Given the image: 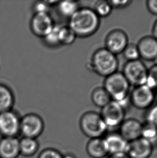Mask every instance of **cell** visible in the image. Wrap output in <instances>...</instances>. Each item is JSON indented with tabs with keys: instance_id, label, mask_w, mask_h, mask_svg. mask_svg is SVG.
<instances>
[{
	"instance_id": "cell-1",
	"label": "cell",
	"mask_w": 157,
	"mask_h": 158,
	"mask_svg": "<svg viewBox=\"0 0 157 158\" xmlns=\"http://www.w3.org/2000/svg\"><path fill=\"white\" fill-rule=\"evenodd\" d=\"M68 26L77 37H88L98 31L100 26V18L93 9L80 8L69 19Z\"/></svg>"
},
{
	"instance_id": "cell-2",
	"label": "cell",
	"mask_w": 157,
	"mask_h": 158,
	"mask_svg": "<svg viewBox=\"0 0 157 158\" xmlns=\"http://www.w3.org/2000/svg\"><path fill=\"white\" fill-rule=\"evenodd\" d=\"M103 88L112 101L119 103L125 110L131 104L129 97L130 84L123 73L117 71L106 77Z\"/></svg>"
},
{
	"instance_id": "cell-3",
	"label": "cell",
	"mask_w": 157,
	"mask_h": 158,
	"mask_svg": "<svg viewBox=\"0 0 157 158\" xmlns=\"http://www.w3.org/2000/svg\"><path fill=\"white\" fill-rule=\"evenodd\" d=\"M119 60L116 55L105 48L96 50L87 64L88 69L102 77H108L117 72Z\"/></svg>"
},
{
	"instance_id": "cell-4",
	"label": "cell",
	"mask_w": 157,
	"mask_h": 158,
	"mask_svg": "<svg viewBox=\"0 0 157 158\" xmlns=\"http://www.w3.org/2000/svg\"><path fill=\"white\" fill-rule=\"evenodd\" d=\"M79 126L82 132L89 139L102 138L107 132V127L100 113L88 111L81 115Z\"/></svg>"
},
{
	"instance_id": "cell-5",
	"label": "cell",
	"mask_w": 157,
	"mask_h": 158,
	"mask_svg": "<svg viewBox=\"0 0 157 158\" xmlns=\"http://www.w3.org/2000/svg\"><path fill=\"white\" fill-rule=\"evenodd\" d=\"M148 70L144 63L139 60L127 62L122 73L130 85L136 87L145 84Z\"/></svg>"
},
{
	"instance_id": "cell-6",
	"label": "cell",
	"mask_w": 157,
	"mask_h": 158,
	"mask_svg": "<svg viewBox=\"0 0 157 158\" xmlns=\"http://www.w3.org/2000/svg\"><path fill=\"white\" fill-rule=\"evenodd\" d=\"M44 127L42 118L36 113H27L21 118L20 134L23 137L37 139L42 134Z\"/></svg>"
},
{
	"instance_id": "cell-7",
	"label": "cell",
	"mask_w": 157,
	"mask_h": 158,
	"mask_svg": "<svg viewBox=\"0 0 157 158\" xmlns=\"http://www.w3.org/2000/svg\"><path fill=\"white\" fill-rule=\"evenodd\" d=\"M131 104L139 110H148L155 101V96L153 90L145 85L134 88L130 93Z\"/></svg>"
},
{
	"instance_id": "cell-8",
	"label": "cell",
	"mask_w": 157,
	"mask_h": 158,
	"mask_svg": "<svg viewBox=\"0 0 157 158\" xmlns=\"http://www.w3.org/2000/svg\"><path fill=\"white\" fill-rule=\"evenodd\" d=\"M21 118L11 110L0 113V135L2 137H17L20 134Z\"/></svg>"
},
{
	"instance_id": "cell-9",
	"label": "cell",
	"mask_w": 157,
	"mask_h": 158,
	"mask_svg": "<svg viewBox=\"0 0 157 158\" xmlns=\"http://www.w3.org/2000/svg\"><path fill=\"white\" fill-rule=\"evenodd\" d=\"M101 109L100 114L108 128L119 127L125 120V110L115 101H111Z\"/></svg>"
},
{
	"instance_id": "cell-10",
	"label": "cell",
	"mask_w": 157,
	"mask_h": 158,
	"mask_svg": "<svg viewBox=\"0 0 157 158\" xmlns=\"http://www.w3.org/2000/svg\"><path fill=\"white\" fill-rule=\"evenodd\" d=\"M52 17L49 13H34L30 19V28L36 36L44 38L54 26Z\"/></svg>"
},
{
	"instance_id": "cell-11",
	"label": "cell",
	"mask_w": 157,
	"mask_h": 158,
	"mask_svg": "<svg viewBox=\"0 0 157 158\" xmlns=\"http://www.w3.org/2000/svg\"><path fill=\"white\" fill-rule=\"evenodd\" d=\"M128 44L127 33L119 29L111 31L105 40V48L115 55L122 53Z\"/></svg>"
},
{
	"instance_id": "cell-12",
	"label": "cell",
	"mask_w": 157,
	"mask_h": 158,
	"mask_svg": "<svg viewBox=\"0 0 157 158\" xmlns=\"http://www.w3.org/2000/svg\"><path fill=\"white\" fill-rule=\"evenodd\" d=\"M153 150L152 143L140 137L129 143L126 154L130 158H150Z\"/></svg>"
},
{
	"instance_id": "cell-13",
	"label": "cell",
	"mask_w": 157,
	"mask_h": 158,
	"mask_svg": "<svg viewBox=\"0 0 157 158\" xmlns=\"http://www.w3.org/2000/svg\"><path fill=\"white\" fill-rule=\"evenodd\" d=\"M142 124L135 118L125 119L119 127V133L129 143L141 137Z\"/></svg>"
},
{
	"instance_id": "cell-14",
	"label": "cell",
	"mask_w": 157,
	"mask_h": 158,
	"mask_svg": "<svg viewBox=\"0 0 157 158\" xmlns=\"http://www.w3.org/2000/svg\"><path fill=\"white\" fill-rule=\"evenodd\" d=\"M103 138L109 155L127 153L129 142H127L119 132L108 133Z\"/></svg>"
},
{
	"instance_id": "cell-15",
	"label": "cell",
	"mask_w": 157,
	"mask_h": 158,
	"mask_svg": "<svg viewBox=\"0 0 157 158\" xmlns=\"http://www.w3.org/2000/svg\"><path fill=\"white\" fill-rule=\"evenodd\" d=\"M140 57L147 61H153L157 56V40L152 36L142 37L137 43Z\"/></svg>"
},
{
	"instance_id": "cell-16",
	"label": "cell",
	"mask_w": 157,
	"mask_h": 158,
	"mask_svg": "<svg viewBox=\"0 0 157 158\" xmlns=\"http://www.w3.org/2000/svg\"><path fill=\"white\" fill-rule=\"evenodd\" d=\"M20 154L17 137H2L0 139V158H17Z\"/></svg>"
},
{
	"instance_id": "cell-17",
	"label": "cell",
	"mask_w": 157,
	"mask_h": 158,
	"mask_svg": "<svg viewBox=\"0 0 157 158\" xmlns=\"http://www.w3.org/2000/svg\"><path fill=\"white\" fill-rule=\"evenodd\" d=\"M86 148L87 154L91 158H104L109 156L103 137L89 139Z\"/></svg>"
},
{
	"instance_id": "cell-18",
	"label": "cell",
	"mask_w": 157,
	"mask_h": 158,
	"mask_svg": "<svg viewBox=\"0 0 157 158\" xmlns=\"http://www.w3.org/2000/svg\"><path fill=\"white\" fill-rule=\"evenodd\" d=\"M15 104V96L10 88L0 83V113L12 110Z\"/></svg>"
},
{
	"instance_id": "cell-19",
	"label": "cell",
	"mask_w": 157,
	"mask_h": 158,
	"mask_svg": "<svg viewBox=\"0 0 157 158\" xmlns=\"http://www.w3.org/2000/svg\"><path fill=\"white\" fill-rule=\"evenodd\" d=\"M39 144L37 139L24 137L19 139L20 154L26 157L34 156L38 152Z\"/></svg>"
},
{
	"instance_id": "cell-20",
	"label": "cell",
	"mask_w": 157,
	"mask_h": 158,
	"mask_svg": "<svg viewBox=\"0 0 157 158\" xmlns=\"http://www.w3.org/2000/svg\"><path fill=\"white\" fill-rule=\"evenodd\" d=\"M91 101L96 106L102 109L112 101L111 96L103 87H98L92 91Z\"/></svg>"
},
{
	"instance_id": "cell-21",
	"label": "cell",
	"mask_w": 157,
	"mask_h": 158,
	"mask_svg": "<svg viewBox=\"0 0 157 158\" xmlns=\"http://www.w3.org/2000/svg\"><path fill=\"white\" fill-rule=\"evenodd\" d=\"M57 6L60 14L68 19L80 8L78 2L70 0L59 1Z\"/></svg>"
},
{
	"instance_id": "cell-22",
	"label": "cell",
	"mask_w": 157,
	"mask_h": 158,
	"mask_svg": "<svg viewBox=\"0 0 157 158\" xmlns=\"http://www.w3.org/2000/svg\"><path fill=\"white\" fill-rule=\"evenodd\" d=\"M59 41L60 45H69L74 42L77 37L68 25H60Z\"/></svg>"
},
{
	"instance_id": "cell-23",
	"label": "cell",
	"mask_w": 157,
	"mask_h": 158,
	"mask_svg": "<svg viewBox=\"0 0 157 158\" xmlns=\"http://www.w3.org/2000/svg\"><path fill=\"white\" fill-rule=\"evenodd\" d=\"M141 137L154 145V143L157 140V127L148 122H145L142 124Z\"/></svg>"
},
{
	"instance_id": "cell-24",
	"label": "cell",
	"mask_w": 157,
	"mask_h": 158,
	"mask_svg": "<svg viewBox=\"0 0 157 158\" xmlns=\"http://www.w3.org/2000/svg\"><path fill=\"white\" fill-rule=\"evenodd\" d=\"M60 25H54L51 31L42 38L45 44L51 48L58 47L60 45L59 41Z\"/></svg>"
},
{
	"instance_id": "cell-25",
	"label": "cell",
	"mask_w": 157,
	"mask_h": 158,
	"mask_svg": "<svg viewBox=\"0 0 157 158\" xmlns=\"http://www.w3.org/2000/svg\"><path fill=\"white\" fill-rule=\"evenodd\" d=\"M93 10L99 17H107L111 15L113 10L108 1H98L94 5Z\"/></svg>"
},
{
	"instance_id": "cell-26",
	"label": "cell",
	"mask_w": 157,
	"mask_h": 158,
	"mask_svg": "<svg viewBox=\"0 0 157 158\" xmlns=\"http://www.w3.org/2000/svg\"><path fill=\"white\" fill-rule=\"evenodd\" d=\"M122 53L127 62L140 60V55L137 44L129 43Z\"/></svg>"
},
{
	"instance_id": "cell-27",
	"label": "cell",
	"mask_w": 157,
	"mask_h": 158,
	"mask_svg": "<svg viewBox=\"0 0 157 158\" xmlns=\"http://www.w3.org/2000/svg\"><path fill=\"white\" fill-rule=\"evenodd\" d=\"M145 85L153 91L157 90V65H154L149 69Z\"/></svg>"
},
{
	"instance_id": "cell-28",
	"label": "cell",
	"mask_w": 157,
	"mask_h": 158,
	"mask_svg": "<svg viewBox=\"0 0 157 158\" xmlns=\"http://www.w3.org/2000/svg\"><path fill=\"white\" fill-rule=\"evenodd\" d=\"M38 158H63V154L53 148H46L40 152Z\"/></svg>"
},
{
	"instance_id": "cell-29",
	"label": "cell",
	"mask_w": 157,
	"mask_h": 158,
	"mask_svg": "<svg viewBox=\"0 0 157 158\" xmlns=\"http://www.w3.org/2000/svg\"><path fill=\"white\" fill-rule=\"evenodd\" d=\"M145 117V122L157 127V104L152 105L147 110Z\"/></svg>"
},
{
	"instance_id": "cell-30",
	"label": "cell",
	"mask_w": 157,
	"mask_h": 158,
	"mask_svg": "<svg viewBox=\"0 0 157 158\" xmlns=\"http://www.w3.org/2000/svg\"><path fill=\"white\" fill-rule=\"evenodd\" d=\"M50 8L46 1H37L33 5L34 13H49Z\"/></svg>"
},
{
	"instance_id": "cell-31",
	"label": "cell",
	"mask_w": 157,
	"mask_h": 158,
	"mask_svg": "<svg viewBox=\"0 0 157 158\" xmlns=\"http://www.w3.org/2000/svg\"><path fill=\"white\" fill-rule=\"evenodd\" d=\"M108 1L113 9H117L125 8L130 5L132 2L130 0H111Z\"/></svg>"
},
{
	"instance_id": "cell-32",
	"label": "cell",
	"mask_w": 157,
	"mask_h": 158,
	"mask_svg": "<svg viewBox=\"0 0 157 158\" xmlns=\"http://www.w3.org/2000/svg\"><path fill=\"white\" fill-rule=\"evenodd\" d=\"M147 7L149 12L153 15H157V0H148Z\"/></svg>"
},
{
	"instance_id": "cell-33",
	"label": "cell",
	"mask_w": 157,
	"mask_h": 158,
	"mask_svg": "<svg viewBox=\"0 0 157 158\" xmlns=\"http://www.w3.org/2000/svg\"><path fill=\"white\" fill-rule=\"evenodd\" d=\"M107 158H130V157L126 153H119L109 155Z\"/></svg>"
},
{
	"instance_id": "cell-34",
	"label": "cell",
	"mask_w": 157,
	"mask_h": 158,
	"mask_svg": "<svg viewBox=\"0 0 157 158\" xmlns=\"http://www.w3.org/2000/svg\"><path fill=\"white\" fill-rule=\"evenodd\" d=\"M152 36L157 40V19L153 24L152 28Z\"/></svg>"
},
{
	"instance_id": "cell-35",
	"label": "cell",
	"mask_w": 157,
	"mask_h": 158,
	"mask_svg": "<svg viewBox=\"0 0 157 158\" xmlns=\"http://www.w3.org/2000/svg\"><path fill=\"white\" fill-rule=\"evenodd\" d=\"M63 158H77L76 156L72 153H67L63 155Z\"/></svg>"
},
{
	"instance_id": "cell-36",
	"label": "cell",
	"mask_w": 157,
	"mask_h": 158,
	"mask_svg": "<svg viewBox=\"0 0 157 158\" xmlns=\"http://www.w3.org/2000/svg\"><path fill=\"white\" fill-rule=\"evenodd\" d=\"M153 62H154V64H155L154 65H157V56H156V57L153 60Z\"/></svg>"
},
{
	"instance_id": "cell-37",
	"label": "cell",
	"mask_w": 157,
	"mask_h": 158,
	"mask_svg": "<svg viewBox=\"0 0 157 158\" xmlns=\"http://www.w3.org/2000/svg\"><path fill=\"white\" fill-rule=\"evenodd\" d=\"M156 97H157V96H156Z\"/></svg>"
}]
</instances>
